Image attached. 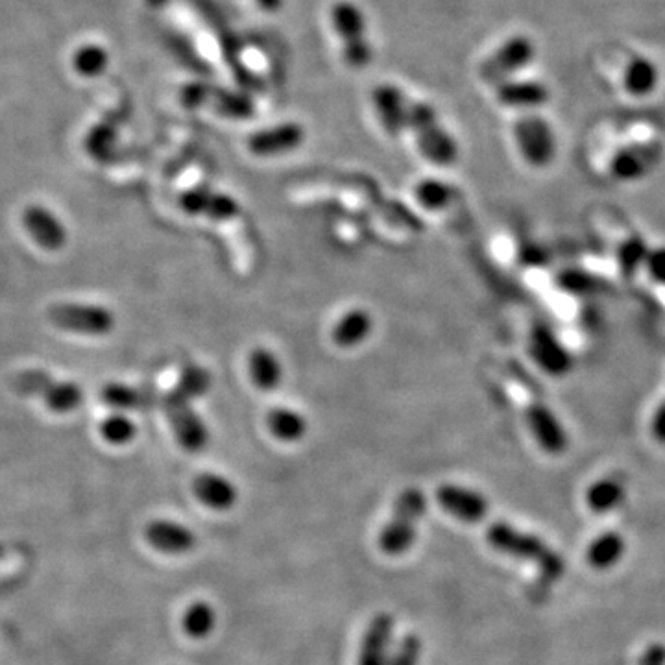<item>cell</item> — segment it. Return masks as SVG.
Listing matches in <instances>:
<instances>
[{
  "mask_svg": "<svg viewBox=\"0 0 665 665\" xmlns=\"http://www.w3.org/2000/svg\"><path fill=\"white\" fill-rule=\"evenodd\" d=\"M486 540L503 555L536 564L545 581H558L566 571L562 557L545 544L542 538L520 531L505 521L494 523L486 531Z\"/></svg>",
  "mask_w": 665,
  "mask_h": 665,
  "instance_id": "cell-1",
  "label": "cell"
},
{
  "mask_svg": "<svg viewBox=\"0 0 665 665\" xmlns=\"http://www.w3.org/2000/svg\"><path fill=\"white\" fill-rule=\"evenodd\" d=\"M427 499L420 488H405L394 505L392 518L379 532V549L388 557L405 555L418 536V523L424 518Z\"/></svg>",
  "mask_w": 665,
  "mask_h": 665,
  "instance_id": "cell-2",
  "label": "cell"
},
{
  "mask_svg": "<svg viewBox=\"0 0 665 665\" xmlns=\"http://www.w3.org/2000/svg\"><path fill=\"white\" fill-rule=\"evenodd\" d=\"M411 128L420 152L436 167H451L459 158V146L442 126L436 109L429 102H414L409 109Z\"/></svg>",
  "mask_w": 665,
  "mask_h": 665,
  "instance_id": "cell-3",
  "label": "cell"
},
{
  "mask_svg": "<svg viewBox=\"0 0 665 665\" xmlns=\"http://www.w3.org/2000/svg\"><path fill=\"white\" fill-rule=\"evenodd\" d=\"M331 23L342 41V56L351 69H364L374 60L372 43L366 36V17L351 0H339L331 8Z\"/></svg>",
  "mask_w": 665,
  "mask_h": 665,
  "instance_id": "cell-4",
  "label": "cell"
},
{
  "mask_svg": "<svg viewBox=\"0 0 665 665\" xmlns=\"http://www.w3.org/2000/svg\"><path fill=\"white\" fill-rule=\"evenodd\" d=\"M514 139L525 161L544 169L557 154V137L551 124L538 115H523L514 124Z\"/></svg>",
  "mask_w": 665,
  "mask_h": 665,
  "instance_id": "cell-5",
  "label": "cell"
},
{
  "mask_svg": "<svg viewBox=\"0 0 665 665\" xmlns=\"http://www.w3.org/2000/svg\"><path fill=\"white\" fill-rule=\"evenodd\" d=\"M163 407H165L167 418L172 425L174 436L185 451L198 453L206 448L207 442H209V431H207L204 420L194 411L191 399H185L176 392H170L169 396L163 399Z\"/></svg>",
  "mask_w": 665,
  "mask_h": 665,
  "instance_id": "cell-6",
  "label": "cell"
},
{
  "mask_svg": "<svg viewBox=\"0 0 665 665\" xmlns=\"http://www.w3.org/2000/svg\"><path fill=\"white\" fill-rule=\"evenodd\" d=\"M50 322L82 335H106L115 326V316L108 309L84 303L54 305L49 313Z\"/></svg>",
  "mask_w": 665,
  "mask_h": 665,
  "instance_id": "cell-7",
  "label": "cell"
},
{
  "mask_svg": "<svg viewBox=\"0 0 665 665\" xmlns=\"http://www.w3.org/2000/svg\"><path fill=\"white\" fill-rule=\"evenodd\" d=\"M532 58L534 45L529 37H510L481 65V78L486 84H503L512 74L529 65Z\"/></svg>",
  "mask_w": 665,
  "mask_h": 665,
  "instance_id": "cell-8",
  "label": "cell"
},
{
  "mask_svg": "<svg viewBox=\"0 0 665 665\" xmlns=\"http://www.w3.org/2000/svg\"><path fill=\"white\" fill-rule=\"evenodd\" d=\"M305 143V128L300 122H281L261 128L246 141L250 154L257 158H278L296 152Z\"/></svg>",
  "mask_w": 665,
  "mask_h": 665,
  "instance_id": "cell-9",
  "label": "cell"
},
{
  "mask_svg": "<svg viewBox=\"0 0 665 665\" xmlns=\"http://www.w3.org/2000/svg\"><path fill=\"white\" fill-rule=\"evenodd\" d=\"M15 388L25 394H37L52 411L69 412L82 403V390L74 383H58L50 375L28 372L15 379Z\"/></svg>",
  "mask_w": 665,
  "mask_h": 665,
  "instance_id": "cell-10",
  "label": "cell"
},
{
  "mask_svg": "<svg viewBox=\"0 0 665 665\" xmlns=\"http://www.w3.org/2000/svg\"><path fill=\"white\" fill-rule=\"evenodd\" d=\"M372 104H374L377 119L390 137H399L409 128L411 104L407 102L405 93L398 85H375L374 91H372Z\"/></svg>",
  "mask_w": 665,
  "mask_h": 665,
  "instance_id": "cell-11",
  "label": "cell"
},
{
  "mask_svg": "<svg viewBox=\"0 0 665 665\" xmlns=\"http://www.w3.org/2000/svg\"><path fill=\"white\" fill-rule=\"evenodd\" d=\"M436 501L453 518L464 523L483 521L490 508L488 499L481 492L459 484H442L436 490Z\"/></svg>",
  "mask_w": 665,
  "mask_h": 665,
  "instance_id": "cell-12",
  "label": "cell"
},
{
  "mask_svg": "<svg viewBox=\"0 0 665 665\" xmlns=\"http://www.w3.org/2000/svg\"><path fill=\"white\" fill-rule=\"evenodd\" d=\"M146 544L154 551L169 557H182L191 553L196 545V534L183 523L170 520H152L146 523Z\"/></svg>",
  "mask_w": 665,
  "mask_h": 665,
  "instance_id": "cell-13",
  "label": "cell"
},
{
  "mask_svg": "<svg viewBox=\"0 0 665 665\" xmlns=\"http://www.w3.org/2000/svg\"><path fill=\"white\" fill-rule=\"evenodd\" d=\"M527 424L538 446L549 455H562L568 449L569 438L564 425L558 422L555 412L542 401H532L527 407Z\"/></svg>",
  "mask_w": 665,
  "mask_h": 665,
  "instance_id": "cell-14",
  "label": "cell"
},
{
  "mask_svg": "<svg viewBox=\"0 0 665 665\" xmlns=\"http://www.w3.org/2000/svg\"><path fill=\"white\" fill-rule=\"evenodd\" d=\"M662 156H664V148L660 143L649 141V143L630 145L617 152L612 159L610 170L617 180H623V182L640 180L660 163Z\"/></svg>",
  "mask_w": 665,
  "mask_h": 665,
  "instance_id": "cell-15",
  "label": "cell"
},
{
  "mask_svg": "<svg viewBox=\"0 0 665 665\" xmlns=\"http://www.w3.org/2000/svg\"><path fill=\"white\" fill-rule=\"evenodd\" d=\"M180 206L189 215H202L211 220H231L239 215V202L226 193H217L207 187H198L182 194Z\"/></svg>",
  "mask_w": 665,
  "mask_h": 665,
  "instance_id": "cell-16",
  "label": "cell"
},
{
  "mask_svg": "<svg viewBox=\"0 0 665 665\" xmlns=\"http://www.w3.org/2000/svg\"><path fill=\"white\" fill-rule=\"evenodd\" d=\"M531 357L549 375L568 374L571 357L560 340L547 327H534L531 333Z\"/></svg>",
  "mask_w": 665,
  "mask_h": 665,
  "instance_id": "cell-17",
  "label": "cell"
},
{
  "mask_svg": "<svg viewBox=\"0 0 665 665\" xmlns=\"http://www.w3.org/2000/svg\"><path fill=\"white\" fill-rule=\"evenodd\" d=\"M394 632V617L377 614L364 632L359 665H388Z\"/></svg>",
  "mask_w": 665,
  "mask_h": 665,
  "instance_id": "cell-18",
  "label": "cell"
},
{
  "mask_svg": "<svg viewBox=\"0 0 665 665\" xmlns=\"http://www.w3.org/2000/svg\"><path fill=\"white\" fill-rule=\"evenodd\" d=\"M196 499L211 510H230L235 507L239 492L228 477L218 473H200L193 481Z\"/></svg>",
  "mask_w": 665,
  "mask_h": 665,
  "instance_id": "cell-19",
  "label": "cell"
},
{
  "mask_svg": "<svg viewBox=\"0 0 665 665\" xmlns=\"http://www.w3.org/2000/svg\"><path fill=\"white\" fill-rule=\"evenodd\" d=\"M23 224L32 239L47 250H58L67 241L63 224L45 207H28L23 215Z\"/></svg>",
  "mask_w": 665,
  "mask_h": 665,
  "instance_id": "cell-20",
  "label": "cell"
},
{
  "mask_svg": "<svg viewBox=\"0 0 665 665\" xmlns=\"http://www.w3.org/2000/svg\"><path fill=\"white\" fill-rule=\"evenodd\" d=\"M372 331H374L372 315L366 309L355 307L340 316L331 331V339H333V344L342 350H351V348L361 346L364 340L372 335Z\"/></svg>",
  "mask_w": 665,
  "mask_h": 665,
  "instance_id": "cell-21",
  "label": "cell"
},
{
  "mask_svg": "<svg viewBox=\"0 0 665 665\" xmlns=\"http://www.w3.org/2000/svg\"><path fill=\"white\" fill-rule=\"evenodd\" d=\"M496 97L499 104L507 108L534 109L544 106L549 100V91L534 80H507L497 85Z\"/></svg>",
  "mask_w": 665,
  "mask_h": 665,
  "instance_id": "cell-22",
  "label": "cell"
},
{
  "mask_svg": "<svg viewBox=\"0 0 665 665\" xmlns=\"http://www.w3.org/2000/svg\"><path fill=\"white\" fill-rule=\"evenodd\" d=\"M248 374L255 387L263 392H272L283 381V366L274 351L257 346L248 353Z\"/></svg>",
  "mask_w": 665,
  "mask_h": 665,
  "instance_id": "cell-23",
  "label": "cell"
},
{
  "mask_svg": "<svg viewBox=\"0 0 665 665\" xmlns=\"http://www.w3.org/2000/svg\"><path fill=\"white\" fill-rule=\"evenodd\" d=\"M266 425L268 431L276 436L281 442H300L309 431L307 418L302 412L291 409V407H274L266 414Z\"/></svg>",
  "mask_w": 665,
  "mask_h": 665,
  "instance_id": "cell-24",
  "label": "cell"
},
{
  "mask_svg": "<svg viewBox=\"0 0 665 665\" xmlns=\"http://www.w3.org/2000/svg\"><path fill=\"white\" fill-rule=\"evenodd\" d=\"M627 496V481L621 475L605 477L597 483H593L586 492V503L597 514L612 512L619 507Z\"/></svg>",
  "mask_w": 665,
  "mask_h": 665,
  "instance_id": "cell-25",
  "label": "cell"
},
{
  "mask_svg": "<svg viewBox=\"0 0 665 665\" xmlns=\"http://www.w3.org/2000/svg\"><path fill=\"white\" fill-rule=\"evenodd\" d=\"M625 555V540L617 532L601 534L586 553L588 564L595 569H610Z\"/></svg>",
  "mask_w": 665,
  "mask_h": 665,
  "instance_id": "cell-26",
  "label": "cell"
},
{
  "mask_svg": "<svg viewBox=\"0 0 665 665\" xmlns=\"http://www.w3.org/2000/svg\"><path fill=\"white\" fill-rule=\"evenodd\" d=\"M217 627V612L207 601H194L183 612L182 629L191 640H206Z\"/></svg>",
  "mask_w": 665,
  "mask_h": 665,
  "instance_id": "cell-27",
  "label": "cell"
},
{
  "mask_svg": "<svg viewBox=\"0 0 665 665\" xmlns=\"http://www.w3.org/2000/svg\"><path fill=\"white\" fill-rule=\"evenodd\" d=\"M213 102H215L217 113L231 121H246L254 115V98L250 97L246 91L222 89L213 95Z\"/></svg>",
  "mask_w": 665,
  "mask_h": 665,
  "instance_id": "cell-28",
  "label": "cell"
},
{
  "mask_svg": "<svg viewBox=\"0 0 665 665\" xmlns=\"http://www.w3.org/2000/svg\"><path fill=\"white\" fill-rule=\"evenodd\" d=\"M656 84H658V71H656L654 63L643 60V58L630 61V65L625 71V87L630 95L645 97V95L653 93Z\"/></svg>",
  "mask_w": 665,
  "mask_h": 665,
  "instance_id": "cell-29",
  "label": "cell"
},
{
  "mask_svg": "<svg viewBox=\"0 0 665 665\" xmlns=\"http://www.w3.org/2000/svg\"><path fill=\"white\" fill-rule=\"evenodd\" d=\"M453 187L449 183L436 180V178H427L416 185L414 194L416 200L429 211H440L449 206L453 200Z\"/></svg>",
  "mask_w": 665,
  "mask_h": 665,
  "instance_id": "cell-30",
  "label": "cell"
},
{
  "mask_svg": "<svg viewBox=\"0 0 665 665\" xmlns=\"http://www.w3.org/2000/svg\"><path fill=\"white\" fill-rule=\"evenodd\" d=\"M100 435L111 446H126L137 435V425L124 414H113L100 424Z\"/></svg>",
  "mask_w": 665,
  "mask_h": 665,
  "instance_id": "cell-31",
  "label": "cell"
},
{
  "mask_svg": "<svg viewBox=\"0 0 665 665\" xmlns=\"http://www.w3.org/2000/svg\"><path fill=\"white\" fill-rule=\"evenodd\" d=\"M209 385H211V377H209L207 370L200 368V366H187L180 375L178 387L174 388V392L185 399L194 401V399L206 394Z\"/></svg>",
  "mask_w": 665,
  "mask_h": 665,
  "instance_id": "cell-32",
  "label": "cell"
},
{
  "mask_svg": "<svg viewBox=\"0 0 665 665\" xmlns=\"http://www.w3.org/2000/svg\"><path fill=\"white\" fill-rule=\"evenodd\" d=\"M649 250L645 248V244L640 239H630L619 248V268L630 276L634 274L640 266L645 265Z\"/></svg>",
  "mask_w": 665,
  "mask_h": 665,
  "instance_id": "cell-33",
  "label": "cell"
},
{
  "mask_svg": "<svg viewBox=\"0 0 665 665\" xmlns=\"http://www.w3.org/2000/svg\"><path fill=\"white\" fill-rule=\"evenodd\" d=\"M422 640L418 634H407L399 641L396 653L390 656L388 665H418L422 660Z\"/></svg>",
  "mask_w": 665,
  "mask_h": 665,
  "instance_id": "cell-34",
  "label": "cell"
},
{
  "mask_svg": "<svg viewBox=\"0 0 665 665\" xmlns=\"http://www.w3.org/2000/svg\"><path fill=\"white\" fill-rule=\"evenodd\" d=\"M102 398L109 405L119 409H132L141 403V394L135 388L124 385H109L102 390Z\"/></svg>",
  "mask_w": 665,
  "mask_h": 665,
  "instance_id": "cell-35",
  "label": "cell"
},
{
  "mask_svg": "<svg viewBox=\"0 0 665 665\" xmlns=\"http://www.w3.org/2000/svg\"><path fill=\"white\" fill-rule=\"evenodd\" d=\"M645 268L649 272V276L660 283L665 285V248H656L653 252L647 254L645 259Z\"/></svg>",
  "mask_w": 665,
  "mask_h": 665,
  "instance_id": "cell-36",
  "label": "cell"
},
{
  "mask_svg": "<svg viewBox=\"0 0 665 665\" xmlns=\"http://www.w3.org/2000/svg\"><path fill=\"white\" fill-rule=\"evenodd\" d=\"M211 97V91L206 85H189L183 93V102L189 106V108H198L202 106L204 102H207V98Z\"/></svg>",
  "mask_w": 665,
  "mask_h": 665,
  "instance_id": "cell-37",
  "label": "cell"
},
{
  "mask_svg": "<svg viewBox=\"0 0 665 665\" xmlns=\"http://www.w3.org/2000/svg\"><path fill=\"white\" fill-rule=\"evenodd\" d=\"M651 429H653V436L665 446V401L656 409L654 412L653 424H651Z\"/></svg>",
  "mask_w": 665,
  "mask_h": 665,
  "instance_id": "cell-38",
  "label": "cell"
},
{
  "mask_svg": "<svg viewBox=\"0 0 665 665\" xmlns=\"http://www.w3.org/2000/svg\"><path fill=\"white\" fill-rule=\"evenodd\" d=\"M255 4L263 10V12L276 13L283 8L285 0H254Z\"/></svg>",
  "mask_w": 665,
  "mask_h": 665,
  "instance_id": "cell-39",
  "label": "cell"
},
{
  "mask_svg": "<svg viewBox=\"0 0 665 665\" xmlns=\"http://www.w3.org/2000/svg\"><path fill=\"white\" fill-rule=\"evenodd\" d=\"M152 6H156V8H159V6H163V4H167V0H148Z\"/></svg>",
  "mask_w": 665,
  "mask_h": 665,
  "instance_id": "cell-40",
  "label": "cell"
},
{
  "mask_svg": "<svg viewBox=\"0 0 665 665\" xmlns=\"http://www.w3.org/2000/svg\"><path fill=\"white\" fill-rule=\"evenodd\" d=\"M638 665H649V664H638Z\"/></svg>",
  "mask_w": 665,
  "mask_h": 665,
  "instance_id": "cell-41",
  "label": "cell"
}]
</instances>
